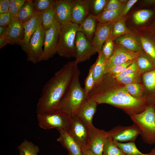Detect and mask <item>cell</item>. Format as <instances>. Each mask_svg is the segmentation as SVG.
Here are the masks:
<instances>
[{
  "label": "cell",
  "instance_id": "37",
  "mask_svg": "<svg viewBox=\"0 0 155 155\" xmlns=\"http://www.w3.org/2000/svg\"><path fill=\"white\" fill-rule=\"evenodd\" d=\"M113 79L118 82L126 85L140 82L141 76L140 73L137 71L121 78Z\"/></svg>",
  "mask_w": 155,
  "mask_h": 155
},
{
  "label": "cell",
  "instance_id": "22",
  "mask_svg": "<svg viewBox=\"0 0 155 155\" xmlns=\"http://www.w3.org/2000/svg\"><path fill=\"white\" fill-rule=\"evenodd\" d=\"M97 22L96 17L89 14L82 23L79 25L78 32L84 34L87 38L92 41L94 34Z\"/></svg>",
  "mask_w": 155,
  "mask_h": 155
},
{
  "label": "cell",
  "instance_id": "21",
  "mask_svg": "<svg viewBox=\"0 0 155 155\" xmlns=\"http://www.w3.org/2000/svg\"><path fill=\"white\" fill-rule=\"evenodd\" d=\"M114 42L115 44L133 52L140 53L144 51L138 36L132 32L118 38Z\"/></svg>",
  "mask_w": 155,
  "mask_h": 155
},
{
  "label": "cell",
  "instance_id": "46",
  "mask_svg": "<svg viewBox=\"0 0 155 155\" xmlns=\"http://www.w3.org/2000/svg\"><path fill=\"white\" fill-rule=\"evenodd\" d=\"M11 0H0V14L7 13L9 11Z\"/></svg>",
  "mask_w": 155,
  "mask_h": 155
},
{
  "label": "cell",
  "instance_id": "10",
  "mask_svg": "<svg viewBox=\"0 0 155 155\" xmlns=\"http://www.w3.org/2000/svg\"><path fill=\"white\" fill-rule=\"evenodd\" d=\"M82 148L87 147L89 136V128L77 115L71 116L67 130Z\"/></svg>",
  "mask_w": 155,
  "mask_h": 155
},
{
  "label": "cell",
  "instance_id": "1",
  "mask_svg": "<svg viewBox=\"0 0 155 155\" xmlns=\"http://www.w3.org/2000/svg\"><path fill=\"white\" fill-rule=\"evenodd\" d=\"M113 82L112 76L106 74L103 80L90 91L88 98L98 104H106L121 108L130 116L142 112L148 106L145 99L133 97L124 87H115Z\"/></svg>",
  "mask_w": 155,
  "mask_h": 155
},
{
  "label": "cell",
  "instance_id": "44",
  "mask_svg": "<svg viewBox=\"0 0 155 155\" xmlns=\"http://www.w3.org/2000/svg\"><path fill=\"white\" fill-rule=\"evenodd\" d=\"M13 20L12 16L9 11L0 14V26L8 27Z\"/></svg>",
  "mask_w": 155,
  "mask_h": 155
},
{
  "label": "cell",
  "instance_id": "39",
  "mask_svg": "<svg viewBox=\"0 0 155 155\" xmlns=\"http://www.w3.org/2000/svg\"><path fill=\"white\" fill-rule=\"evenodd\" d=\"M26 0H11L10 3L9 12L13 20L18 19L19 12Z\"/></svg>",
  "mask_w": 155,
  "mask_h": 155
},
{
  "label": "cell",
  "instance_id": "35",
  "mask_svg": "<svg viewBox=\"0 0 155 155\" xmlns=\"http://www.w3.org/2000/svg\"><path fill=\"white\" fill-rule=\"evenodd\" d=\"M108 0H90V14L96 16L102 13L108 3Z\"/></svg>",
  "mask_w": 155,
  "mask_h": 155
},
{
  "label": "cell",
  "instance_id": "2",
  "mask_svg": "<svg viewBox=\"0 0 155 155\" xmlns=\"http://www.w3.org/2000/svg\"><path fill=\"white\" fill-rule=\"evenodd\" d=\"M75 60L64 65L44 85L37 102V115L58 109L79 69Z\"/></svg>",
  "mask_w": 155,
  "mask_h": 155
},
{
  "label": "cell",
  "instance_id": "5",
  "mask_svg": "<svg viewBox=\"0 0 155 155\" xmlns=\"http://www.w3.org/2000/svg\"><path fill=\"white\" fill-rule=\"evenodd\" d=\"M79 25L71 22L61 26L57 47V53L69 58H75V40Z\"/></svg>",
  "mask_w": 155,
  "mask_h": 155
},
{
  "label": "cell",
  "instance_id": "8",
  "mask_svg": "<svg viewBox=\"0 0 155 155\" xmlns=\"http://www.w3.org/2000/svg\"><path fill=\"white\" fill-rule=\"evenodd\" d=\"M61 26L55 19L51 27L45 32L43 52L39 62L46 61L57 53V47Z\"/></svg>",
  "mask_w": 155,
  "mask_h": 155
},
{
  "label": "cell",
  "instance_id": "52",
  "mask_svg": "<svg viewBox=\"0 0 155 155\" xmlns=\"http://www.w3.org/2000/svg\"><path fill=\"white\" fill-rule=\"evenodd\" d=\"M19 155H24L23 152L21 151H19Z\"/></svg>",
  "mask_w": 155,
  "mask_h": 155
},
{
  "label": "cell",
  "instance_id": "54",
  "mask_svg": "<svg viewBox=\"0 0 155 155\" xmlns=\"http://www.w3.org/2000/svg\"><path fill=\"white\" fill-rule=\"evenodd\" d=\"M69 155H70V154H69Z\"/></svg>",
  "mask_w": 155,
  "mask_h": 155
},
{
  "label": "cell",
  "instance_id": "48",
  "mask_svg": "<svg viewBox=\"0 0 155 155\" xmlns=\"http://www.w3.org/2000/svg\"><path fill=\"white\" fill-rule=\"evenodd\" d=\"M82 155H95L88 149L82 148Z\"/></svg>",
  "mask_w": 155,
  "mask_h": 155
},
{
  "label": "cell",
  "instance_id": "14",
  "mask_svg": "<svg viewBox=\"0 0 155 155\" xmlns=\"http://www.w3.org/2000/svg\"><path fill=\"white\" fill-rule=\"evenodd\" d=\"M114 23L108 22L97 23L92 43L98 53L102 51L104 43L110 38Z\"/></svg>",
  "mask_w": 155,
  "mask_h": 155
},
{
  "label": "cell",
  "instance_id": "15",
  "mask_svg": "<svg viewBox=\"0 0 155 155\" xmlns=\"http://www.w3.org/2000/svg\"><path fill=\"white\" fill-rule=\"evenodd\" d=\"M53 8L55 19L61 26L71 22V0H55Z\"/></svg>",
  "mask_w": 155,
  "mask_h": 155
},
{
  "label": "cell",
  "instance_id": "49",
  "mask_svg": "<svg viewBox=\"0 0 155 155\" xmlns=\"http://www.w3.org/2000/svg\"><path fill=\"white\" fill-rule=\"evenodd\" d=\"M8 27L0 26V37L2 36L6 33Z\"/></svg>",
  "mask_w": 155,
  "mask_h": 155
},
{
  "label": "cell",
  "instance_id": "17",
  "mask_svg": "<svg viewBox=\"0 0 155 155\" xmlns=\"http://www.w3.org/2000/svg\"><path fill=\"white\" fill-rule=\"evenodd\" d=\"M4 35L8 44H16L20 46L24 37L23 25L18 19L13 20Z\"/></svg>",
  "mask_w": 155,
  "mask_h": 155
},
{
  "label": "cell",
  "instance_id": "29",
  "mask_svg": "<svg viewBox=\"0 0 155 155\" xmlns=\"http://www.w3.org/2000/svg\"><path fill=\"white\" fill-rule=\"evenodd\" d=\"M124 18L114 23L110 38L115 41L117 38L132 32L126 26Z\"/></svg>",
  "mask_w": 155,
  "mask_h": 155
},
{
  "label": "cell",
  "instance_id": "45",
  "mask_svg": "<svg viewBox=\"0 0 155 155\" xmlns=\"http://www.w3.org/2000/svg\"><path fill=\"white\" fill-rule=\"evenodd\" d=\"M124 3L121 2L120 0H108L103 12L118 9L122 7Z\"/></svg>",
  "mask_w": 155,
  "mask_h": 155
},
{
  "label": "cell",
  "instance_id": "50",
  "mask_svg": "<svg viewBox=\"0 0 155 155\" xmlns=\"http://www.w3.org/2000/svg\"><path fill=\"white\" fill-rule=\"evenodd\" d=\"M144 2L146 5H152L155 3V0H145Z\"/></svg>",
  "mask_w": 155,
  "mask_h": 155
},
{
  "label": "cell",
  "instance_id": "9",
  "mask_svg": "<svg viewBox=\"0 0 155 155\" xmlns=\"http://www.w3.org/2000/svg\"><path fill=\"white\" fill-rule=\"evenodd\" d=\"M108 136L114 141L122 142H135L137 136L140 135L141 130L135 123L130 126L118 125L108 131Z\"/></svg>",
  "mask_w": 155,
  "mask_h": 155
},
{
  "label": "cell",
  "instance_id": "24",
  "mask_svg": "<svg viewBox=\"0 0 155 155\" xmlns=\"http://www.w3.org/2000/svg\"><path fill=\"white\" fill-rule=\"evenodd\" d=\"M143 81L146 90L151 96L148 101V105H155V69L144 73Z\"/></svg>",
  "mask_w": 155,
  "mask_h": 155
},
{
  "label": "cell",
  "instance_id": "26",
  "mask_svg": "<svg viewBox=\"0 0 155 155\" xmlns=\"http://www.w3.org/2000/svg\"><path fill=\"white\" fill-rule=\"evenodd\" d=\"M37 13L34 8L32 0H26L18 13V18L23 25Z\"/></svg>",
  "mask_w": 155,
  "mask_h": 155
},
{
  "label": "cell",
  "instance_id": "34",
  "mask_svg": "<svg viewBox=\"0 0 155 155\" xmlns=\"http://www.w3.org/2000/svg\"><path fill=\"white\" fill-rule=\"evenodd\" d=\"M153 14V12L150 10H139L134 13L133 15V21L136 25L142 24L149 20Z\"/></svg>",
  "mask_w": 155,
  "mask_h": 155
},
{
  "label": "cell",
  "instance_id": "3",
  "mask_svg": "<svg viewBox=\"0 0 155 155\" xmlns=\"http://www.w3.org/2000/svg\"><path fill=\"white\" fill-rule=\"evenodd\" d=\"M80 74L78 69L58 106V109L66 112L71 116L76 114L81 104L88 98L84 88L82 87L80 83Z\"/></svg>",
  "mask_w": 155,
  "mask_h": 155
},
{
  "label": "cell",
  "instance_id": "28",
  "mask_svg": "<svg viewBox=\"0 0 155 155\" xmlns=\"http://www.w3.org/2000/svg\"><path fill=\"white\" fill-rule=\"evenodd\" d=\"M135 60L138 67V72L140 73L155 69V64L144 51L140 53Z\"/></svg>",
  "mask_w": 155,
  "mask_h": 155
},
{
  "label": "cell",
  "instance_id": "6",
  "mask_svg": "<svg viewBox=\"0 0 155 155\" xmlns=\"http://www.w3.org/2000/svg\"><path fill=\"white\" fill-rule=\"evenodd\" d=\"M39 126L44 129L55 128L67 130L71 116L66 112L56 109L37 115Z\"/></svg>",
  "mask_w": 155,
  "mask_h": 155
},
{
  "label": "cell",
  "instance_id": "13",
  "mask_svg": "<svg viewBox=\"0 0 155 155\" xmlns=\"http://www.w3.org/2000/svg\"><path fill=\"white\" fill-rule=\"evenodd\" d=\"M89 128V136L86 148L95 155H102L104 147L108 137V131L94 126Z\"/></svg>",
  "mask_w": 155,
  "mask_h": 155
},
{
  "label": "cell",
  "instance_id": "42",
  "mask_svg": "<svg viewBox=\"0 0 155 155\" xmlns=\"http://www.w3.org/2000/svg\"><path fill=\"white\" fill-rule=\"evenodd\" d=\"M134 60L129 61L114 67L108 73L110 74L112 77L115 76L124 71L133 63Z\"/></svg>",
  "mask_w": 155,
  "mask_h": 155
},
{
  "label": "cell",
  "instance_id": "53",
  "mask_svg": "<svg viewBox=\"0 0 155 155\" xmlns=\"http://www.w3.org/2000/svg\"><path fill=\"white\" fill-rule=\"evenodd\" d=\"M154 106V113H155V105Z\"/></svg>",
  "mask_w": 155,
  "mask_h": 155
},
{
  "label": "cell",
  "instance_id": "11",
  "mask_svg": "<svg viewBox=\"0 0 155 155\" xmlns=\"http://www.w3.org/2000/svg\"><path fill=\"white\" fill-rule=\"evenodd\" d=\"M140 53L131 51L120 45L115 44L113 55L106 61L104 69L105 75L108 73L113 68L117 65L129 61L136 59Z\"/></svg>",
  "mask_w": 155,
  "mask_h": 155
},
{
  "label": "cell",
  "instance_id": "25",
  "mask_svg": "<svg viewBox=\"0 0 155 155\" xmlns=\"http://www.w3.org/2000/svg\"><path fill=\"white\" fill-rule=\"evenodd\" d=\"M126 3H124L122 6L118 9L103 12L96 16L97 22L98 23L108 22H115L121 19L122 18L121 14Z\"/></svg>",
  "mask_w": 155,
  "mask_h": 155
},
{
  "label": "cell",
  "instance_id": "20",
  "mask_svg": "<svg viewBox=\"0 0 155 155\" xmlns=\"http://www.w3.org/2000/svg\"><path fill=\"white\" fill-rule=\"evenodd\" d=\"M41 23V13H37L23 25L24 37L20 46L26 53L30 38Z\"/></svg>",
  "mask_w": 155,
  "mask_h": 155
},
{
  "label": "cell",
  "instance_id": "47",
  "mask_svg": "<svg viewBox=\"0 0 155 155\" xmlns=\"http://www.w3.org/2000/svg\"><path fill=\"white\" fill-rule=\"evenodd\" d=\"M137 1V0H129L128 1L122 13L121 14L122 18L124 17L132 6Z\"/></svg>",
  "mask_w": 155,
  "mask_h": 155
},
{
  "label": "cell",
  "instance_id": "40",
  "mask_svg": "<svg viewBox=\"0 0 155 155\" xmlns=\"http://www.w3.org/2000/svg\"><path fill=\"white\" fill-rule=\"evenodd\" d=\"M115 46L114 41L110 38L104 44L102 51L107 60L109 59L113 55L115 50Z\"/></svg>",
  "mask_w": 155,
  "mask_h": 155
},
{
  "label": "cell",
  "instance_id": "51",
  "mask_svg": "<svg viewBox=\"0 0 155 155\" xmlns=\"http://www.w3.org/2000/svg\"><path fill=\"white\" fill-rule=\"evenodd\" d=\"M149 153L150 155H155V148L152 149Z\"/></svg>",
  "mask_w": 155,
  "mask_h": 155
},
{
  "label": "cell",
  "instance_id": "19",
  "mask_svg": "<svg viewBox=\"0 0 155 155\" xmlns=\"http://www.w3.org/2000/svg\"><path fill=\"white\" fill-rule=\"evenodd\" d=\"M97 105L95 101L87 98L82 103L77 112L76 115L88 127L94 126L92 120Z\"/></svg>",
  "mask_w": 155,
  "mask_h": 155
},
{
  "label": "cell",
  "instance_id": "36",
  "mask_svg": "<svg viewBox=\"0 0 155 155\" xmlns=\"http://www.w3.org/2000/svg\"><path fill=\"white\" fill-rule=\"evenodd\" d=\"M55 0H34L33 4L37 13H42L53 7Z\"/></svg>",
  "mask_w": 155,
  "mask_h": 155
},
{
  "label": "cell",
  "instance_id": "4",
  "mask_svg": "<svg viewBox=\"0 0 155 155\" xmlns=\"http://www.w3.org/2000/svg\"><path fill=\"white\" fill-rule=\"evenodd\" d=\"M133 123L139 127L143 142L155 145V115L154 106L148 105L142 112L130 116Z\"/></svg>",
  "mask_w": 155,
  "mask_h": 155
},
{
  "label": "cell",
  "instance_id": "33",
  "mask_svg": "<svg viewBox=\"0 0 155 155\" xmlns=\"http://www.w3.org/2000/svg\"><path fill=\"white\" fill-rule=\"evenodd\" d=\"M55 20V14L53 7L41 13V24L45 32L51 27Z\"/></svg>",
  "mask_w": 155,
  "mask_h": 155
},
{
  "label": "cell",
  "instance_id": "7",
  "mask_svg": "<svg viewBox=\"0 0 155 155\" xmlns=\"http://www.w3.org/2000/svg\"><path fill=\"white\" fill-rule=\"evenodd\" d=\"M45 31L41 23L39 25L30 40L26 53L27 61L36 64L39 60L43 52Z\"/></svg>",
  "mask_w": 155,
  "mask_h": 155
},
{
  "label": "cell",
  "instance_id": "31",
  "mask_svg": "<svg viewBox=\"0 0 155 155\" xmlns=\"http://www.w3.org/2000/svg\"><path fill=\"white\" fill-rule=\"evenodd\" d=\"M102 155H126L115 144L109 136L104 144Z\"/></svg>",
  "mask_w": 155,
  "mask_h": 155
},
{
  "label": "cell",
  "instance_id": "12",
  "mask_svg": "<svg viewBox=\"0 0 155 155\" xmlns=\"http://www.w3.org/2000/svg\"><path fill=\"white\" fill-rule=\"evenodd\" d=\"M75 45L76 52L75 60L78 63L89 60L97 52L92 41L81 32H78L76 34Z\"/></svg>",
  "mask_w": 155,
  "mask_h": 155
},
{
  "label": "cell",
  "instance_id": "41",
  "mask_svg": "<svg viewBox=\"0 0 155 155\" xmlns=\"http://www.w3.org/2000/svg\"><path fill=\"white\" fill-rule=\"evenodd\" d=\"M94 66V63L90 66L88 75L84 81V88L87 97L89 93L94 86L93 76V71Z\"/></svg>",
  "mask_w": 155,
  "mask_h": 155
},
{
  "label": "cell",
  "instance_id": "38",
  "mask_svg": "<svg viewBox=\"0 0 155 155\" xmlns=\"http://www.w3.org/2000/svg\"><path fill=\"white\" fill-rule=\"evenodd\" d=\"M124 88L133 97L137 98H141L143 92L142 86L138 83L125 85Z\"/></svg>",
  "mask_w": 155,
  "mask_h": 155
},
{
  "label": "cell",
  "instance_id": "43",
  "mask_svg": "<svg viewBox=\"0 0 155 155\" xmlns=\"http://www.w3.org/2000/svg\"><path fill=\"white\" fill-rule=\"evenodd\" d=\"M138 71V67L135 60H134L133 63L121 73L112 77L113 78H121L134 72Z\"/></svg>",
  "mask_w": 155,
  "mask_h": 155
},
{
  "label": "cell",
  "instance_id": "30",
  "mask_svg": "<svg viewBox=\"0 0 155 155\" xmlns=\"http://www.w3.org/2000/svg\"><path fill=\"white\" fill-rule=\"evenodd\" d=\"M113 141L117 146L126 155H150L149 153L144 154L141 152L137 148L135 142H129L123 143Z\"/></svg>",
  "mask_w": 155,
  "mask_h": 155
},
{
  "label": "cell",
  "instance_id": "23",
  "mask_svg": "<svg viewBox=\"0 0 155 155\" xmlns=\"http://www.w3.org/2000/svg\"><path fill=\"white\" fill-rule=\"evenodd\" d=\"M107 60L101 51L98 53L97 59L94 63L93 71L94 86L100 83L105 76L104 69Z\"/></svg>",
  "mask_w": 155,
  "mask_h": 155
},
{
  "label": "cell",
  "instance_id": "32",
  "mask_svg": "<svg viewBox=\"0 0 155 155\" xmlns=\"http://www.w3.org/2000/svg\"><path fill=\"white\" fill-rule=\"evenodd\" d=\"M18 148L23 152L24 155H37L40 152L37 146L26 139L18 146Z\"/></svg>",
  "mask_w": 155,
  "mask_h": 155
},
{
  "label": "cell",
  "instance_id": "16",
  "mask_svg": "<svg viewBox=\"0 0 155 155\" xmlns=\"http://www.w3.org/2000/svg\"><path fill=\"white\" fill-rule=\"evenodd\" d=\"M71 21L79 25L90 14V0H71Z\"/></svg>",
  "mask_w": 155,
  "mask_h": 155
},
{
  "label": "cell",
  "instance_id": "18",
  "mask_svg": "<svg viewBox=\"0 0 155 155\" xmlns=\"http://www.w3.org/2000/svg\"><path fill=\"white\" fill-rule=\"evenodd\" d=\"M57 130L59 136L57 140L68 151L69 154L82 155L81 147L68 131L60 129Z\"/></svg>",
  "mask_w": 155,
  "mask_h": 155
},
{
  "label": "cell",
  "instance_id": "27",
  "mask_svg": "<svg viewBox=\"0 0 155 155\" xmlns=\"http://www.w3.org/2000/svg\"><path fill=\"white\" fill-rule=\"evenodd\" d=\"M144 53L155 64V40L146 36H138Z\"/></svg>",
  "mask_w": 155,
  "mask_h": 155
}]
</instances>
